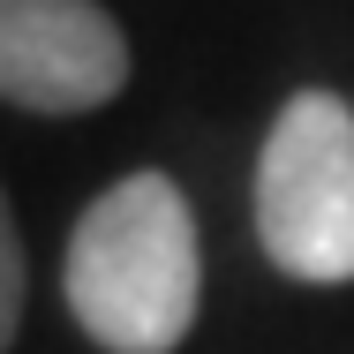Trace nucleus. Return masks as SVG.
Masks as SVG:
<instances>
[{"label": "nucleus", "instance_id": "obj_1", "mask_svg": "<svg viewBox=\"0 0 354 354\" xmlns=\"http://www.w3.org/2000/svg\"><path fill=\"white\" fill-rule=\"evenodd\" d=\"M68 309L106 354H174L196 324L204 249L189 196L166 174L113 181L68 241Z\"/></svg>", "mask_w": 354, "mask_h": 354}, {"label": "nucleus", "instance_id": "obj_2", "mask_svg": "<svg viewBox=\"0 0 354 354\" xmlns=\"http://www.w3.org/2000/svg\"><path fill=\"white\" fill-rule=\"evenodd\" d=\"M257 234L294 279H354V106L332 91L286 98L257 166Z\"/></svg>", "mask_w": 354, "mask_h": 354}, {"label": "nucleus", "instance_id": "obj_3", "mask_svg": "<svg viewBox=\"0 0 354 354\" xmlns=\"http://www.w3.org/2000/svg\"><path fill=\"white\" fill-rule=\"evenodd\" d=\"M129 83L121 23L98 0H0V98L30 113H91Z\"/></svg>", "mask_w": 354, "mask_h": 354}, {"label": "nucleus", "instance_id": "obj_4", "mask_svg": "<svg viewBox=\"0 0 354 354\" xmlns=\"http://www.w3.org/2000/svg\"><path fill=\"white\" fill-rule=\"evenodd\" d=\"M15 324H23V234H15L8 196H0V354L15 339Z\"/></svg>", "mask_w": 354, "mask_h": 354}]
</instances>
